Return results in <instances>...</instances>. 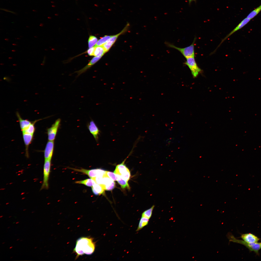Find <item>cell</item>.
<instances>
[{
    "mask_svg": "<svg viewBox=\"0 0 261 261\" xmlns=\"http://www.w3.org/2000/svg\"><path fill=\"white\" fill-rule=\"evenodd\" d=\"M5 40H6V41H7L8 40V39H7V38H6V39H5Z\"/></svg>",
    "mask_w": 261,
    "mask_h": 261,
    "instance_id": "obj_37",
    "label": "cell"
},
{
    "mask_svg": "<svg viewBox=\"0 0 261 261\" xmlns=\"http://www.w3.org/2000/svg\"><path fill=\"white\" fill-rule=\"evenodd\" d=\"M95 248V243L93 238L83 237L77 240L73 251L76 253L77 258L84 254H92L94 252Z\"/></svg>",
    "mask_w": 261,
    "mask_h": 261,
    "instance_id": "obj_1",
    "label": "cell"
},
{
    "mask_svg": "<svg viewBox=\"0 0 261 261\" xmlns=\"http://www.w3.org/2000/svg\"><path fill=\"white\" fill-rule=\"evenodd\" d=\"M3 216H2V215L1 216H0V218H2V217H3Z\"/></svg>",
    "mask_w": 261,
    "mask_h": 261,
    "instance_id": "obj_39",
    "label": "cell"
},
{
    "mask_svg": "<svg viewBox=\"0 0 261 261\" xmlns=\"http://www.w3.org/2000/svg\"><path fill=\"white\" fill-rule=\"evenodd\" d=\"M2 9V10H4L5 11H6L7 12H10V13H14V14H15L14 12H13L10 11H9V10H7V9Z\"/></svg>",
    "mask_w": 261,
    "mask_h": 261,
    "instance_id": "obj_31",
    "label": "cell"
},
{
    "mask_svg": "<svg viewBox=\"0 0 261 261\" xmlns=\"http://www.w3.org/2000/svg\"><path fill=\"white\" fill-rule=\"evenodd\" d=\"M101 185L105 190H111L115 188V183L110 178L104 177H103L102 184Z\"/></svg>",
    "mask_w": 261,
    "mask_h": 261,
    "instance_id": "obj_12",
    "label": "cell"
},
{
    "mask_svg": "<svg viewBox=\"0 0 261 261\" xmlns=\"http://www.w3.org/2000/svg\"><path fill=\"white\" fill-rule=\"evenodd\" d=\"M35 37H36V36H35Z\"/></svg>",
    "mask_w": 261,
    "mask_h": 261,
    "instance_id": "obj_48",
    "label": "cell"
},
{
    "mask_svg": "<svg viewBox=\"0 0 261 261\" xmlns=\"http://www.w3.org/2000/svg\"><path fill=\"white\" fill-rule=\"evenodd\" d=\"M12 45H16V44H12Z\"/></svg>",
    "mask_w": 261,
    "mask_h": 261,
    "instance_id": "obj_34",
    "label": "cell"
},
{
    "mask_svg": "<svg viewBox=\"0 0 261 261\" xmlns=\"http://www.w3.org/2000/svg\"><path fill=\"white\" fill-rule=\"evenodd\" d=\"M127 158L121 163L116 166V168L114 171V173L122 176L130 171L129 169L126 167L124 164Z\"/></svg>",
    "mask_w": 261,
    "mask_h": 261,
    "instance_id": "obj_10",
    "label": "cell"
},
{
    "mask_svg": "<svg viewBox=\"0 0 261 261\" xmlns=\"http://www.w3.org/2000/svg\"><path fill=\"white\" fill-rule=\"evenodd\" d=\"M12 58L11 57H10L8 58L9 59H12Z\"/></svg>",
    "mask_w": 261,
    "mask_h": 261,
    "instance_id": "obj_33",
    "label": "cell"
},
{
    "mask_svg": "<svg viewBox=\"0 0 261 261\" xmlns=\"http://www.w3.org/2000/svg\"><path fill=\"white\" fill-rule=\"evenodd\" d=\"M44 65V64H41V65Z\"/></svg>",
    "mask_w": 261,
    "mask_h": 261,
    "instance_id": "obj_44",
    "label": "cell"
},
{
    "mask_svg": "<svg viewBox=\"0 0 261 261\" xmlns=\"http://www.w3.org/2000/svg\"><path fill=\"white\" fill-rule=\"evenodd\" d=\"M60 119H57L51 126L47 129V134L48 140L53 141L55 139L60 124Z\"/></svg>",
    "mask_w": 261,
    "mask_h": 261,
    "instance_id": "obj_7",
    "label": "cell"
},
{
    "mask_svg": "<svg viewBox=\"0 0 261 261\" xmlns=\"http://www.w3.org/2000/svg\"><path fill=\"white\" fill-rule=\"evenodd\" d=\"M88 128L91 133L97 141L98 139L100 131L94 122L91 121L88 125Z\"/></svg>",
    "mask_w": 261,
    "mask_h": 261,
    "instance_id": "obj_14",
    "label": "cell"
},
{
    "mask_svg": "<svg viewBox=\"0 0 261 261\" xmlns=\"http://www.w3.org/2000/svg\"><path fill=\"white\" fill-rule=\"evenodd\" d=\"M13 247V246H11L9 247V249H11Z\"/></svg>",
    "mask_w": 261,
    "mask_h": 261,
    "instance_id": "obj_36",
    "label": "cell"
},
{
    "mask_svg": "<svg viewBox=\"0 0 261 261\" xmlns=\"http://www.w3.org/2000/svg\"><path fill=\"white\" fill-rule=\"evenodd\" d=\"M5 243V242H3V243H2V244H4Z\"/></svg>",
    "mask_w": 261,
    "mask_h": 261,
    "instance_id": "obj_42",
    "label": "cell"
},
{
    "mask_svg": "<svg viewBox=\"0 0 261 261\" xmlns=\"http://www.w3.org/2000/svg\"><path fill=\"white\" fill-rule=\"evenodd\" d=\"M154 207V205H153L150 208L144 211L142 214L141 217L149 219L152 216V211Z\"/></svg>",
    "mask_w": 261,
    "mask_h": 261,
    "instance_id": "obj_23",
    "label": "cell"
},
{
    "mask_svg": "<svg viewBox=\"0 0 261 261\" xmlns=\"http://www.w3.org/2000/svg\"><path fill=\"white\" fill-rule=\"evenodd\" d=\"M95 49V46H94L90 48L87 51V52L88 55L90 56H93L94 53Z\"/></svg>",
    "mask_w": 261,
    "mask_h": 261,
    "instance_id": "obj_30",
    "label": "cell"
},
{
    "mask_svg": "<svg viewBox=\"0 0 261 261\" xmlns=\"http://www.w3.org/2000/svg\"><path fill=\"white\" fill-rule=\"evenodd\" d=\"M10 227L9 226V227H8L7 228H10Z\"/></svg>",
    "mask_w": 261,
    "mask_h": 261,
    "instance_id": "obj_45",
    "label": "cell"
},
{
    "mask_svg": "<svg viewBox=\"0 0 261 261\" xmlns=\"http://www.w3.org/2000/svg\"><path fill=\"white\" fill-rule=\"evenodd\" d=\"M37 247H35L34 248L35 249H36V248H37Z\"/></svg>",
    "mask_w": 261,
    "mask_h": 261,
    "instance_id": "obj_40",
    "label": "cell"
},
{
    "mask_svg": "<svg viewBox=\"0 0 261 261\" xmlns=\"http://www.w3.org/2000/svg\"><path fill=\"white\" fill-rule=\"evenodd\" d=\"M113 44L110 42L107 41L102 46L104 48L106 52L109 50Z\"/></svg>",
    "mask_w": 261,
    "mask_h": 261,
    "instance_id": "obj_29",
    "label": "cell"
},
{
    "mask_svg": "<svg viewBox=\"0 0 261 261\" xmlns=\"http://www.w3.org/2000/svg\"><path fill=\"white\" fill-rule=\"evenodd\" d=\"M12 51L14 52V51H15V50H12Z\"/></svg>",
    "mask_w": 261,
    "mask_h": 261,
    "instance_id": "obj_38",
    "label": "cell"
},
{
    "mask_svg": "<svg viewBox=\"0 0 261 261\" xmlns=\"http://www.w3.org/2000/svg\"><path fill=\"white\" fill-rule=\"evenodd\" d=\"M184 63L188 67L194 78L196 77L202 72V70L197 65L194 57L186 59Z\"/></svg>",
    "mask_w": 261,
    "mask_h": 261,
    "instance_id": "obj_5",
    "label": "cell"
},
{
    "mask_svg": "<svg viewBox=\"0 0 261 261\" xmlns=\"http://www.w3.org/2000/svg\"><path fill=\"white\" fill-rule=\"evenodd\" d=\"M51 161L50 160H44L43 168V179L41 189L48 188V180L50 171Z\"/></svg>",
    "mask_w": 261,
    "mask_h": 261,
    "instance_id": "obj_6",
    "label": "cell"
},
{
    "mask_svg": "<svg viewBox=\"0 0 261 261\" xmlns=\"http://www.w3.org/2000/svg\"><path fill=\"white\" fill-rule=\"evenodd\" d=\"M68 168L75 171L86 174L92 179L98 176H103L105 172L104 170L101 168L87 170L83 168L79 169L70 167Z\"/></svg>",
    "mask_w": 261,
    "mask_h": 261,
    "instance_id": "obj_4",
    "label": "cell"
},
{
    "mask_svg": "<svg viewBox=\"0 0 261 261\" xmlns=\"http://www.w3.org/2000/svg\"><path fill=\"white\" fill-rule=\"evenodd\" d=\"M188 3L189 5L191 4V3L193 1H194L195 2H196V0H188Z\"/></svg>",
    "mask_w": 261,
    "mask_h": 261,
    "instance_id": "obj_32",
    "label": "cell"
},
{
    "mask_svg": "<svg viewBox=\"0 0 261 261\" xmlns=\"http://www.w3.org/2000/svg\"><path fill=\"white\" fill-rule=\"evenodd\" d=\"M227 236L230 241L242 244L245 246L250 251H254L256 254L259 255V251L261 248V243H249L243 240L237 239L230 233H228Z\"/></svg>",
    "mask_w": 261,
    "mask_h": 261,
    "instance_id": "obj_2",
    "label": "cell"
},
{
    "mask_svg": "<svg viewBox=\"0 0 261 261\" xmlns=\"http://www.w3.org/2000/svg\"><path fill=\"white\" fill-rule=\"evenodd\" d=\"M240 237L243 240L249 243H257L260 240V239L257 237L250 233L242 234Z\"/></svg>",
    "mask_w": 261,
    "mask_h": 261,
    "instance_id": "obj_11",
    "label": "cell"
},
{
    "mask_svg": "<svg viewBox=\"0 0 261 261\" xmlns=\"http://www.w3.org/2000/svg\"><path fill=\"white\" fill-rule=\"evenodd\" d=\"M95 46L93 56H102L106 52L102 46Z\"/></svg>",
    "mask_w": 261,
    "mask_h": 261,
    "instance_id": "obj_21",
    "label": "cell"
},
{
    "mask_svg": "<svg viewBox=\"0 0 261 261\" xmlns=\"http://www.w3.org/2000/svg\"><path fill=\"white\" fill-rule=\"evenodd\" d=\"M11 217H12V216H9V218H10Z\"/></svg>",
    "mask_w": 261,
    "mask_h": 261,
    "instance_id": "obj_43",
    "label": "cell"
},
{
    "mask_svg": "<svg viewBox=\"0 0 261 261\" xmlns=\"http://www.w3.org/2000/svg\"><path fill=\"white\" fill-rule=\"evenodd\" d=\"M117 179L116 180L118 183L120 185L122 188H126L130 189V186L128 182V181L123 179L121 176L117 174Z\"/></svg>",
    "mask_w": 261,
    "mask_h": 261,
    "instance_id": "obj_20",
    "label": "cell"
},
{
    "mask_svg": "<svg viewBox=\"0 0 261 261\" xmlns=\"http://www.w3.org/2000/svg\"><path fill=\"white\" fill-rule=\"evenodd\" d=\"M250 20V19H248L247 17L243 19L222 40L220 44L218 46L216 50L218 48L220 45L227 38L229 37L235 32L240 29L244 26L249 22Z\"/></svg>",
    "mask_w": 261,
    "mask_h": 261,
    "instance_id": "obj_9",
    "label": "cell"
},
{
    "mask_svg": "<svg viewBox=\"0 0 261 261\" xmlns=\"http://www.w3.org/2000/svg\"><path fill=\"white\" fill-rule=\"evenodd\" d=\"M91 188L93 193L95 195L102 194L104 191L105 190L101 184L96 183Z\"/></svg>",
    "mask_w": 261,
    "mask_h": 261,
    "instance_id": "obj_17",
    "label": "cell"
},
{
    "mask_svg": "<svg viewBox=\"0 0 261 261\" xmlns=\"http://www.w3.org/2000/svg\"><path fill=\"white\" fill-rule=\"evenodd\" d=\"M13 257H11L10 258H13Z\"/></svg>",
    "mask_w": 261,
    "mask_h": 261,
    "instance_id": "obj_47",
    "label": "cell"
},
{
    "mask_svg": "<svg viewBox=\"0 0 261 261\" xmlns=\"http://www.w3.org/2000/svg\"><path fill=\"white\" fill-rule=\"evenodd\" d=\"M102 57V56L94 57L86 66L80 70L75 72L77 74V77H78L83 73L85 72L98 61Z\"/></svg>",
    "mask_w": 261,
    "mask_h": 261,
    "instance_id": "obj_13",
    "label": "cell"
},
{
    "mask_svg": "<svg viewBox=\"0 0 261 261\" xmlns=\"http://www.w3.org/2000/svg\"><path fill=\"white\" fill-rule=\"evenodd\" d=\"M112 36H106L102 37L97 41L95 46H102L106 43L111 37Z\"/></svg>",
    "mask_w": 261,
    "mask_h": 261,
    "instance_id": "obj_25",
    "label": "cell"
},
{
    "mask_svg": "<svg viewBox=\"0 0 261 261\" xmlns=\"http://www.w3.org/2000/svg\"><path fill=\"white\" fill-rule=\"evenodd\" d=\"M33 135L27 133H22L23 140L25 146L26 154L29 156L28 147L33 140Z\"/></svg>",
    "mask_w": 261,
    "mask_h": 261,
    "instance_id": "obj_15",
    "label": "cell"
},
{
    "mask_svg": "<svg viewBox=\"0 0 261 261\" xmlns=\"http://www.w3.org/2000/svg\"><path fill=\"white\" fill-rule=\"evenodd\" d=\"M19 222H16V224H18L19 223Z\"/></svg>",
    "mask_w": 261,
    "mask_h": 261,
    "instance_id": "obj_35",
    "label": "cell"
},
{
    "mask_svg": "<svg viewBox=\"0 0 261 261\" xmlns=\"http://www.w3.org/2000/svg\"><path fill=\"white\" fill-rule=\"evenodd\" d=\"M22 240H22H22H20V241H22Z\"/></svg>",
    "mask_w": 261,
    "mask_h": 261,
    "instance_id": "obj_46",
    "label": "cell"
},
{
    "mask_svg": "<svg viewBox=\"0 0 261 261\" xmlns=\"http://www.w3.org/2000/svg\"><path fill=\"white\" fill-rule=\"evenodd\" d=\"M75 183L84 184L87 186L91 187L96 183L94 179L91 178L83 180L77 181H75Z\"/></svg>",
    "mask_w": 261,
    "mask_h": 261,
    "instance_id": "obj_19",
    "label": "cell"
},
{
    "mask_svg": "<svg viewBox=\"0 0 261 261\" xmlns=\"http://www.w3.org/2000/svg\"><path fill=\"white\" fill-rule=\"evenodd\" d=\"M97 42V39L95 36L91 35L89 38L88 43V47L91 48L96 44Z\"/></svg>",
    "mask_w": 261,
    "mask_h": 261,
    "instance_id": "obj_26",
    "label": "cell"
},
{
    "mask_svg": "<svg viewBox=\"0 0 261 261\" xmlns=\"http://www.w3.org/2000/svg\"><path fill=\"white\" fill-rule=\"evenodd\" d=\"M261 11V5L251 12L247 18L251 20L256 16Z\"/></svg>",
    "mask_w": 261,
    "mask_h": 261,
    "instance_id": "obj_24",
    "label": "cell"
},
{
    "mask_svg": "<svg viewBox=\"0 0 261 261\" xmlns=\"http://www.w3.org/2000/svg\"></svg>",
    "mask_w": 261,
    "mask_h": 261,
    "instance_id": "obj_49",
    "label": "cell"
},
{
    "mask_svg": "<svg viewBox=\"0 0 261 261\" xmlns=\"http://www.w3.org/2000/svg\"><path fill=\"white\" fill-rule=\"evenodd\" d=\"M196 39V37H195L191 44L188 46L184 48L177 47L173 44L167 42H165V43L168 47L175 49L179 51L187 59L194 57L195 56L194 43Z\"/></svg>",
    "mask_w": 261,
    "mask_h": 261,
    "instance_id": "obj_3",
    "label": "cell"
},
{
    "mask_svg": "<svg viewBox=\"0 0 261 261\" xmlns=\"http://www.w3.org/2000/svg\"><path fill=\"white\" fill-rule=\"evenodd\" d=\"M19 239H17V240L18 241V240H19Z\"/></svg>",
    "mask_w": 261,
    "mask_h": 261,
    "instance_id": "obj_41",
    "label": "cell"
},
{
    "mask_svg": "<svg viewBox=\"0 0 261 261\" xmlns=\"http://www.w3.org/2000/svg\"><path fill=\"white\" fill-rule=\"evenodd\" d=\"M42 119L37 120L32 122V123L27 128L22 131V133H27L33 135L35 131V124L37 122Z\"/></svg>",
    "mask_w": 261,
    "mask_h": 261,
    "instance_id": "obj_18",
    "label": "cell"
},
{
    "mask_svg": "<svg viewBox=\"0 0 261 261\" xmlns=\"http://www.w3.org/2000/svg\"><path fill=\"white\" fill-rule=\"evenodd\" d=\"M126 27L127 26L125 27L124 29H123L121 32L118 34L112 36L107 41L110 42L113 44L115 42L118 37L123 33L124 31H125V30L126 29Z\"/></svg>",
    "mask_w": 261,
    "mask_h": 261,
    "instance_id": "obj_28",
    "label": "cell"
},
{
    "mask_svg": "<svg viewBox=\"0 0 261 261\" xmlns=\"http://www.w3.org/2000/svg\"><path fill=\"white\" fill-rule=\"evenodd\" d=\"M109 177L114 181L116 180L117 179L116 174L114 173L108 171H105L103 176V177Z\"/></svg>",
    "mask_w": 261,
    "mask_h": 261,
    "instance_id": "obj_27",
    "label": "cell"
},
{
    "mask_svg": "<svg viewBox=\"0 0 261 261\" xmlns=\"http://www.w3.org/2000/svg\"><path fill=\"white\" fill-rule=\"evenodd\" d=\"M16 115L19 120L22 131L27 128L32 122L27 120L22 119L18 112H16Z\"/></svg>",
    "mask_w": 261,
    "mask_h": 261,
    "instance_id": "obj_16",
    "label": "cell"
},
{
    "mask_svg": "<svg viewBox=\"0 0 261 261\" xmlns=\"http://www.w3.org/2000/svg\"><path fill=\"white\" fill-rule=\"evenodd\" d=\"M54 141H48L47 143L44 151L45 160H51L54 149Z\"/></svg>",
    "mask_w": 261,
    "mask_h": 261,
    "instance_id": "obj_8",
    "label": "cell"
},
{
    "mask_svg": "<svg viewBox=\"0 0 261 261\" xmlns=\"http://www.w3.org/2000/svg\"><path fill=\"white\" fill-rule=\"evenodd\" d=\"M149 220V219L141 217L136 231L138 232L139 231L145 226L147 225L148 224Z\"/></svg>",
    "mask_w": 261,
    "mask_h": 261,
    "instance_id": "obj_22",
    "label": "cell"
}]
</instances>
